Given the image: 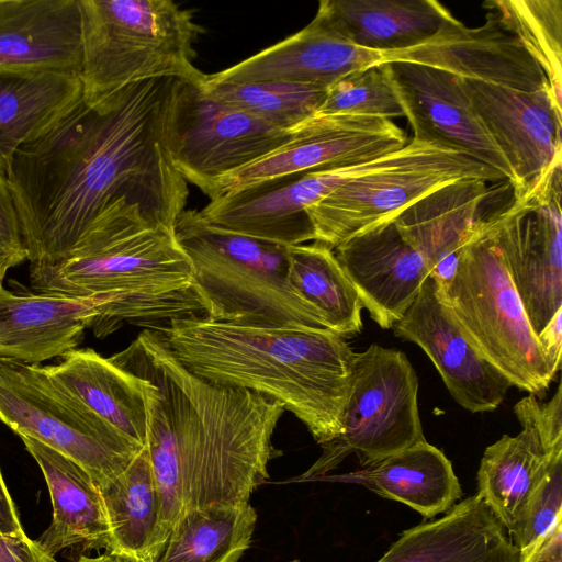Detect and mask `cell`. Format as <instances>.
<instances>
[{"mask_svg":"<svg viewBox=\"0 0 562 562\" xmlns=\"http://www.w3.org/2000/svg\"><path fill=\"white\" fill-rule=\"evenodd\" d=\"M178 82L139 81L94 103L82 97L15 151L7 183L31 267L68 260L121 199L151 226L175 229L189 195L170 154Z\"/></svg>","mask_w":562,"mask_h":562,"instance_id":"cell-1","label":"cell"},{"mask_svg":"<svg viewBox=\"0 0 562 562\" xmlns=\"http://www.w3.org/2000/svg\"><path fill=\"white\" fill-rule=\"evenodd\" d=\"M139 380L146 449L164 528L191 509L249 503L282 454L272 437L284 406L190 371L156 330L143 329L109 358Z\"/></svg>","mask_w":562,"mask_h":562,"instance_id":"cell-2","label":"cell"},{"mask_svg":"<svg viewBox=\"0 0 562 562\" xmlns=\"http://www.w3.org/2000/svg\"><path fill=\"white\" fill-rule=\"evenodd\" d=\"M190 371L281 403L324 445L338 437L356 352L323 329L188 317L153 328Z\"/></svg>","mask_w":562,"mask_h":562,"instance_id":"cell-3","label":"cell"},{"mask_svg":"<svg viewBox=\"0 0 562 562\" xmlns=\"http://www.w3.org/2000/svg\"><path fill=\"white\" fill-rule=\"evenodd\" d=\"M30 282L38 294L91 300L98 336L122 322L153 329L173 319L207 317L175 229L151 226L126 199L100 215L68 260L30 267Z\"/></svg>","mask_w":562,"mask_h":562,"instance_id":"cell-4","label":"cell"},{"mask_svg":"<svg viewBox=\"0 0 562 562\" xmlns=\"http://www.w3.org/2000/svg\"><path fill=\"white\" fill-rule=\"evenodd\" d=\"M175 236L192 265L209 318L328 330L318 313L290 286L288 246L216 227L195 210L180 214Z\"/></svg>","mask_w":562,"mask_h":562,"instance_id":"cell-5","label":"cell"},{"mask_svg":"<svg viewBox=\"0 0 562 562\" xmlns=\"http://www.w3.org/2000/svg\"><path fill=\"white\" fill-rule=\"evenodd\" d=\"M83 99L94 103L135 82H203L193 44L204 30L171 0H78Z\"/></svg>","mask_w":562,"mask_h":562,"instance_id":"cell-6","label":"cell"},{"mask_svg":"<svg viewBox=\"0 0 562 562\" xmlns=\"http://www.w3.org/2000/svg\"><path fill=\"white\" fill-rule=\"evenodd\" d=\"M437 286L440 300L467 340L513 386L536 396L549 389L554 378L487 216L460 249L448 283Z\"/></svg>","mask_w":562,"mask_h":562,"instance_id":"cell-7","label":"cell"},{"mask_svg":"<svg viewBox=\"0 0 562 562\" xmlns=\"http://www.w3.org/2000/svg\"><path fill=\"white\" fill-rule=\"evenodd\" d=\"M468 178L507 181L497 170L450 144L413 136L380 166L340 184L305 211L315 240L334 249L346 239L393 220L435 190Z\"/></svg>","mask_w":562,"mask_h":562,"instance_id":"cell-8","label":"cell"},{"mask_svg":"<svg viewBox=\"0 0 562 562\" xmlns=\"http://www.w3.org/2000/svg\"><path fill=\"white\" fill-rule=\"evenodd\" d=\"M0 420L86 469L97 486L144 448L89 409L38 364L0 359Z\"/></svg>","mask_w":562,"mask_h":562,"instance_id":"cell-9","label":"cell"},{"mask_svg":"<svg viewBox=\"0 0 562 562\" xmlns=\"http://www.w3.org/2000/svg\"><path fill=\"white\" fill-rule=\"evenodd\" d=\"M418 378L406 355L378 344L356 352L338 437L295 481H319L349 454L364 465L426 440L417 404Z\"/></svg>","mask_w":562,"mask_h":562,"instance_id":"cell-10","label":"cell"},{"mask_svg":"<svg viewBox=\"0 0 562 562\" xmlns=\"http://www.w3.org/2000/svg\"><path fill=\"white\" fill-rule=\"evenodd\" d=\"M202 83L179 79L170 154L186 182L212 200L223 178L280 148L292 131L279 130L217 101Z\"/></svg>","mask_w":562,"mask_h":562,"instance_id":"cell-11","label":"cell"},{"mask_svg":"<svg viewBox=\"0 0 562 562\" xmlns=\"http://www.w3.org/2000/svg\"><path fill=\"white\" fill-rule=\"evenodd\" d=\"M487 221L538 337L562 312L561 162Z\"/></svg>","mask_w":562,"mask_h":562,"instance_id":"cell-12","label":"cell"},{"mask_svg":"<svg viewBox=\"0 0 562 562\" xmlns=\"http://www.w3.org/2000/svg\"><path fill=\"white\" fill-rule=\"evenodd\" d=\"M406 144V134L390 119L315 115L280 148L223 178L215 198L284 175L375 160Z\"/></svg>","mask_w":562,"mask_h":562,"instance_id":"cell-13","label":"cell"},{"mask_svg":"<svg viewBox=\"0 0 562 562\" xmlns=\"http://www.w3.org/2000/svg\"><path fill=\"white\" fill-rule=\"evenodd\" d=\"M461 80L479 119L513 170V196H524L542 181L550 168L561 162V105L549 86L519 91Z\"/></svg>","mask_w":562,"mask_h":562,"instance_id":"cell-14","label":"cell"},{"mask_svg":"<svg viewBox=\"0 0 562 562\" xmlns=\"http://www.w3.org/2000/svg\"><path fill=\"white\" fill-rule=\"evenodd\" d=\"M384 64L414 136L463 150L497 170L513 188V170L479 119L461 78L416 63Z\"/></svg>","mask_w":562,"mask_h":562,"instance_id":"cell-15","label":"cell"},{"mask_svg":"<svg viewBox=\"0 0 562 562\" xmlns=\"http://www.w3.org/2000/svg\"><path fill=\"white\" fill-rule=\"evenodd\" d=\"M392 328L396 337L426 352L452 398L471 413L495 411L513 386L467 340L440 300L431 274Z\"/></svg>","mask_w":562,"mask_h":562,"instance_id":"cell-16","label":"cell"},{"mask_svg":"<svg viewBox=\"0 0 562 562\" xmlns=\"http://www.w3.org/2000/svg\"><path fill=\"white\" fill-rule=\"evenodd\" d=\"M390 61L422 64L462 79L519 91L549 86L541 67L491 11L477 27H468L452 15L423 44L383 53V63Z\"/></svg>","mask_w":562,"mask_h":562,"instance_id":"cell-17","label":"cell"},{"mask_svg":"<svg viewBox=\"0 0 562 562\" xmlns=\"http://www.w3.org/2000/svg\"><path fill=\"white\" fill-rule=\"evenodd\" d=\"M336 189L331 169L284 175L210 200L200 214L212 225L280 244L315 240L305 207Z\"/></svg>","mask_w":562,"mask_h":562,"instance_id":"cell-18","label":"cell"},{"mask_svg":"<svg viewBox=\"0 0 562 562\" xmlns=\"http://www.w3.org/2000/svg\"><path fill=\"white\" fill-rule=\"evenodd\" d=\"M362 307L383 329L392 328L416 299L430 270L393 220L363 231L334 248Z\"/></svg>","mask_w":562,"mask_h":562,"instance_id":"cell-19","label":"cell"},{"mask_svg":"<svg viewBox=\"0 0 562 562\" xmlns=\"http://www.w3.org/2000/svg\"><path fill=\"white\" fill-rule=\"evenodd\" d=\"M383 63V53L357 46L318 8L314 19L290 37L207 75L213 82L279 81L328 87L339 78Z\"/></svg>","mask_w":562,"mask_h":562,"instance_id":"cell-20","label":"cell"},{"mask_svg":"<svg viewBox=\"0 0 562 562\" xmlns=\"http://www.w3.org/2000/svg\"><path fill=\"white\" fill-rule=\"evenodd\" d=\"M81 65L78 0H0V75L80 74Z\"/></svg>","mask_w":562,"mask_h":562,"instance_id":"cell-21","label":"cell"},{"mask_svg":"<svg viewBox=\"0 0 562 562\" xmlns=\"http://www.w3.org/2000/svg\"><path fill=\"white\" fill-rule=\"evenodd\" d=\"M375 562H519V551L476 494L441 518L403 531Z\"/></svg>","mask_w":562,"mask_h":562,"instance_id":"cell-22","label":"cell"},{"mask_svg":"<svg viewBox=\"0 0 562 562\" xmlns=\"http://www.w3.org/2000/svg\"><path fill=\"white\" fill-rule=\"evenodd\" d=\"M490 194L486 180L461 179L427 194L393 218L439 286L448 283L460 249L490 215L482 212Z\"/></svg>","mask_w":562,"mask_h":562,"instance_id":"cell-23","label":"cell"},{"mask_svg":"<svg viewBox=\"0 0 562 562\" xmlns=\"http://www.w3.org/2000/svg\"><path fill=\"white\" fill-rule=\"evenodd\" d=\"M98 313L91 300L19 295L0 283V359L38 364L76 349Z\"/></svg>","mask_w":562,"mask_h":562,"instance_id":"cell-24","label":"cell"},{"mask_svg":"<svg viewBox=\"0 0 562 562\" xmlns=\"http://www.w3.org/2000/svg\"><path fill=\"white\" fill-rule=\"evenodd\" d=\"M46 481L53 516L37 539L52 555L82 546L108 547V524L97 484L80 464L30 437H20Z\"/></svg>","mask_w":562,"mask_h":562,"instance_id":"cell-25","label":"cell"},{"mask_svg":"<svg viewBox=\"0 0 562 562\" xmlns=\"http://www.w3.org/2000/svg\"><path fill=\"white\" fill-rule=\"evenodd\" d=\"M321 480L362 485L409 506L424 518L447 513L463 494L450 460L426 440L349 473Z\"/></svg>","mask_w":562,"mask_h":562,"instance_id":"cell-26","label":"cell"},{"mask_svg":"<svg viewBox=\"0 0 562 562\" xmlns=\"http://www.w3.org/2000/svg\"><path fill=\"white\" fill-rule=\"evenodd\" d=\"M109 537L106 552L128 562H157L170 533L145 448L116 477L99 486Z\"/></svg>","mask_w":562,"mask_h":562,"instance_id":"cell-27","label":"cell"},{"mask_svg":"<svg viewBox=\"0 0 562 562\" xmlns=\"http://www.w3.org/2000/svg\"><path fill=\"white\" fill-rule=\"evenodd\" d=\"M83 97L80 74L44 70L0 75V172L15 151L52 128Z\"/></svg>","mask_w":562,"mask_h":562,"instance_id":"cell-28","label":"cell"},{"mask_svg":"<svg viewBox=\"0 0 562 562\" xmlns=\"http://www.w3.org/2000/svg\"><path fill=\"white\" fill-rule=\"evenodd\" d=\"M318 8L357 46L382 53L423 44L452 16L434 0H323Z\"/></svg>","mask_w":562,"mask_h":562,"instance_id":"cell-29","label":"cell"},{"mask_svg":"<svg viewBox=\"0 0 562 562\" xmlns=\"http://www.w3.org/2000/svg\"><path fill=\"white\" fill-rule=\"evenodd\" d=\"M48 373L104 422L142 447L146 411L139 380L93 349H74Z\"/></svg>","mask_w":562,"mask_h":562,"instance_id":"cell-30","label":"cell"},{"mask_svg":"<svg viewBox=\"0 0 562 562\" xmlns=\"http://www.w3.org/2000/svg\"><path fill=\"white\" fill-rule=\"evenodd\" d=\"M486 447L477 470V495L510 533L530 496L562 452L549 453L537 431L521 425Z\"/></svg>","mask_w":562,"mask_h":562,"instance_id":"cell-31","label":"cell"},{"mask_svg":"<svg viewBox=\"0 0 562 562\" xmlns=\"http://www.w3.org/2000/svg\"><path fill=\"white\" fill-rule=\"evenodd\" d=\"M288 281L323 318L328 330L346 338L362 329V304L334 249L314 240L288 246Z\"/></svg>","mask_w":562,"mask_h":562,"instance_id":"cell-32","label":"cell"},{"mask_svg":"<svg viewBox=\"0 0 562 562\" xmlns=\"http://www.w3.org/2000/svg\"><path fill=\"white\" fill-rule=\"evenodd\" d=\"M256 521L249 503L191 509L172 528L157 562H238Z\"/></svg>","mask_w":562,"mask_h":562,"instance_id":"cell-33","label":"cell"},{"mask_svg":"<svg viewBox=\"0 0 562 562\" xmlns=\"http://www.w3.org/2000/svg\"><path fill=\"white\" fill-rule=\"evenodd\" d=\"M217 101L252 115L279 130L293 131L317 113L327 87L279 81L202 83Z\"/></svg>","mask_w":562,"mask_h":562,"instance_id":"cell-34","label":"cell"},{"mask_svg":"<svg viewBox=\"0 0 562 562\" xmlns=\"http://www.w3.org/2000/svg\"><path fill=\"white\" fill-rule=\"evenodd\" d=\"M541 67L561 105L562 1L488 0L483 3Z\"/></svg>","mask_w":562,"mask_h":562,"instance_id":"cell-35","label":"cell"},{"mask_svg":"<svg viewBox=\"0 0 562 562\" xmlns=\"http://www.w3.org/2000/svg\"><path fill=\"white\" fill-rule=\"evenodd\" d=\"M315 115H357L390 119L404 111L384 63L352 71L327 87Z\"/></svg>","mask_w":562,"mask_h":562,"instance_id":"cell-36","label":"cell"},{"mask_svg":"<svg viewBox=\"0 0 562 562\" xmlns=\"http://www.w3.org/2000/svg\"><path fill=\"white\" fill-rule=\"evenodd\" d=\"M561 517L562 458L552 464L509 533L513 544L519 551V558L527 554Z\"/></svg>","mask_w":562,"mask_h":562,"instance_id":"cell-37","label":"cell"},{"mask_svg":"<svg viewBox=\"0 0 562 562\" xmlns=\"http://www.w3.org/2000/svg\"><path fill=\"white\" fill-rule=\"evenodd\" d=\"M520 425L532 427L549 453L562 452V384H558L552 398L546 403L529 394L514 406Z\"/></svg>","mask_w":562,"mask_h":562,"instance_id":"cell-38","label":"cell"},{"mask_svg":"<svg viewBox=\"0 0 562 562\" xmlns=\"http://www.w3.org/2000/svg\"><path fill=\"white\" fill-rule=\"evenodd\" d=\"M0 562H57L26 533H0Z\"/></svg>","mask_w":562,"mask_h":562,"instance_id":"cell-39","label":"cell"},{"mask_svg":"<svg viewBox=\"0 0 562 562\" xmlns=\"http://www.w3.org/2000/svg\"><path fill=\"white\" fill-rule=\"evenodd\" d=\"M519 562H562V517Z\"/></svg>","mask_w":562,"mask_h":562,"instance_id":"cell-40","label":"cell"},{"mask_svg":"<svg viewBox=\"0 0 562 562\" xmlns=\"http://www.w3.org/2000/svg\"><path fill=\"white\" fill-rule=\"evenodd\" d=\"M538 340L543 350L549 371L554 378L561 368L562 312H559L542 329L538 335Z\"/></svg>","mask_w":562,"mask_h":562,"instance_id":"cell-41","label":"cell"},{"mask_svg":"<svg viewBox=\"0 0 562 562\" xmlns=\"http://www.w3.org/2000/svg\"><path fill=\"white\" fill-rule=\"evenodd\" d=\"M23 531L18 509L0 470V533H20Z\"/></svg>","mask_w":562,"mask_h":562,"instance_id":"cell-42","label":"cell"},{"mask_svg":"<svg viewBox=\"0 0 562 562\" xmlns=\"http://www.w3.org/2000/svg\"><path fill=\"white\" fill-rule=\"evenodd\" d=\"M75 562H128L115 554L112 553H103L97 557H87L81 555Z\"/></svg>","mask_w":562,"mask_h":562,"instance_id":"cell-43","label":"cell"},{"mask_svg":"<svg viewBox=\"0 0 562 562\" xmlns=\"http://www.w3.org/2000/svg\"><path fill=\"white\" fill-rule=\"evenodd\" d=\"M11 267H13V263L5 257L0 256V283L3 281L7 271Z\"/></svg>","mask_w":562,"mask_h":562,"instance_id":"cell-44","label":"cell"}]
</instances>
